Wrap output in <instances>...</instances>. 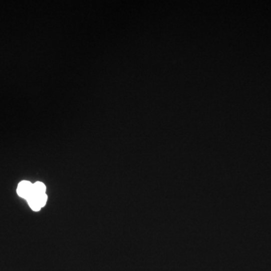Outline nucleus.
<instances>
[{
  "mask_svg": "<svg viewBox=\"0 0 271 271\" xmlns=\"http://www.w3.org/2000/svg\"><path fill=\"white\" fill-rule=\"evenodd\" d=\"M17 193L21 197L28 200L33 195V184L29 181H22L18 186Z\"/></svg>",
  "mask_w": 271,
  "mask_h": 271,
  "instance_id": "1",
  "label": "nucleus"
},
{
  "mask_svg": "<svg viewBox=\"0 0 271 271\" xmlns=\"http://www.w3.org/2000/svg\"><path fill=\"white\" fill-rule=\"evenodd\" d=\"M46 187L43 182H37L33 184V194L34 195H40L46 194Z\"/></svg>",
  "mask_w": 271,
  "mask_h": 271,
  "instance_id": "3",
  "label": "nucleus"
},
{
  "mask_svg": "<svg viewBox=\"0 0 271 271\" xmlns=\"http://www.w3.org/2000/svg\"><path fill=\"white\" fill-rule=\"evenodd\" d=\"M27 201H28L30 207H31L33 210L36 211V212H37V211H40V209L43 208V206H42L40 202L39 201L37 196L34 195V194H33L31 197H30L27 200Z\"/></svg>",
  "mask_w": 271,
  "mask_h": 271,
  "instance_id": "2",
  "label": "nucleus"
}]
</instances>
